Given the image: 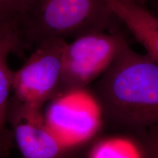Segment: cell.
I'll return each mask as SVG.
<instances>
[{"label": "cell", "mask_w": 158, "mask_h": 158, "mask_svg": "<svg viewBox=\"0 0 158 158\" xmlns=\"http://www.w3.org/2000/svg\"><path fill=\"white\" fill-rule=\"evenodd\" d=\"M88 89L114 129L134 135L158 126V64L128 43Z\"/></svg>", "instance_id": "1"}, {"label": "cell", "mask_w": 158, "mask_h": 158, "mask_svg": "<svg viewBox=\"0 0 158 158\" xmlns=\"http://www.w3.org/2000/svg\"><path fill=\"white\" fill-rule=\"evenodd\" d=\"M116 21L108 0H23L12 28L23 51L48 40L109 31Z\"/></svg>", "instance_id": "2"}, {"label": "cell", "mask_w": 158, "mask_h": 158, "mask_svg": "<svg viewBox=\"0 0 158 158\" xmlns=\"http://www.w3.org/2000/svg\"><path fill=\"white\" fill-rule=\"evenodd\" d=\"M127 43L120 31L90 33L67 43L59 94L87 88L106 72Z\"/></svg>", "instance_id": "3"}, {"label": "cell", "mask_w": 158, "mask_h": 158, "mask_svg": "<svg viewBox=\"0 0 158 158\" xmlns=\"http://www.w3.org/2000/svg\"><path fill=\"white\" fill-rule=\"evenodd\" d=\"M67 40L51 39L34 47L22 66L13 71L11 101L43 110V106L58 95L62 57Z\"/></svg>", "instance_id": "4"}, {"label": "cell", "mask_w": 158, "mask_h": 158, "mask_svg": "<svg viewBox=\"0 0 158 158\" xmlns=\"http://www.w3.org/2000/svg\"><path fill=\"white\" fill-rule=\"evenodd\" d=\"M43 114L53 133L75 149L93 138L103 122L100 108L87 88L59 94Z\"/></svg>", "instance_id": "5"}, {"label": "cell", "mask_w": 158, "mask_h": 158, "mask_svg": "<svg viewBox=\"0 0 158 158\" xmlns=\"http://www.w3.org/2000/svg\"><path fill=\"white\" fill-rule=\"evenodd\" d=\"M7 122L22 158H71L68 147L49 129L43 110L31 109L9 100Z\"/></svg>", "instance_id": "6"}, {"label": "cell", "mask_w": 158, "mask_h": 158, "mask_svg": "<svg viewBox=\"0 0 158 158\" xmlns=\"http://www.w3.org/2000/svg\"><path fill=\"white\" fill-rule=\"evenodd\" d=\"M108 5L118 21L126 26L146 54L158 64V16L146 6L135 3L108 0Z\"/></svg>", "instance_id": "7"}, {"label": "cell", "mask_w": 158, "mask_h": 158, "mask_svg": "<svg viewBox=\"0 0 158 158\" xmlns=\"http://www.w3.org/2000/svg\"><path fill=\"white\" fill-rule=\"evenodd\" d=\"M22 51L19 37L10 27L0 36V135L10 131L6 124L13 71L9 67V56Z\"/></svg>", "instance_id": "8"}, {"label": "cell", "mask_w": 158, "mask_h": 158, "mask_svg": "<svg viewBox=\"0 0 158 158\" xmlns=\"http://www.w3.org/2000/svg\"><path fill=\"white\" fill-rule=\"evenodd\" d=\"M89 158H141L133 140L122 138H106L98 142Z\"/></svg>", "instance_id": "9"}, {"label": "cell", "mask_w": 158, "mask_h": 158, "mask_svg": "<svg viewBox=\"0 0 158 158\" xmlns=\"http://www.w3.org/2000/svg\"><path fill=\"white\" fill-rule=\"evenodd\" d=\"M141 158H158V126L133 135Z\"/></svg>", "instance_id": "10"}, {"label": "cell", "mask_w": 158, "mask_h": 158, "mask_svg": "<svg viewBox=\"0 0 158 158\" xmlns=\"http://www.w3.org/2000/svg\"><path fill=\"white\" fill-rule=\"evenodd\" d=\"M23 0H0V26H11L21 11Z\"/></svg>", "instance_id": "11"}, {"label": "cell", "mask_w": 158, "mask_h": 158, "mask_svg": "<svg viewBox=\"0 0 158 158\" xmlns=\"http://www.w3.org/2000/svg\"><path fill=\"white\" fill-rule=\"evenodd\" d=\"M13 136L11 130L0 135V158L9 155L11 148L13 146Z\"/></svg>", "instance_id": "12"}, {"label": "cell", "mask_w": 158, "mask_h": 158, "mask_svg": "<svg viewBox=\"0 0 158 158\" xmlns=\"http://www.w3.org/2000/svg\"><path fill=\"white\" fill-rule=\"evenodd\" d=\"M121 1H124V2H133L138 4V5L145 6L146 4L149 0H121Z\"/></svg>", "instance_id": "13"}, {"label": "cell", "mask_w": 158, "mask_h": 158, "mask_svg": "<svg viewBox=\"0 0 158 158\" xmlns=\"http://www.w3.org/2000/svg\"><path fill=\"white\" fill-rule=\"evenodd\" d=\"M10 27H11L10 26H0V36Z\"/></svg>", "instance_id": "14"}, {"label": "cell", "mask_w": 158, "mask_h": 158, "mask_svg": "<svg viewBox=\"0 0 158 158\" xmlns=\"http://www.w3.org/2000/svg\"><path fill=\"white\" fill-rule=\"evenodd\" d=\"M157 10H158V3H157Z\"/></svg>", "instance_id": "15"}]
</instances>
